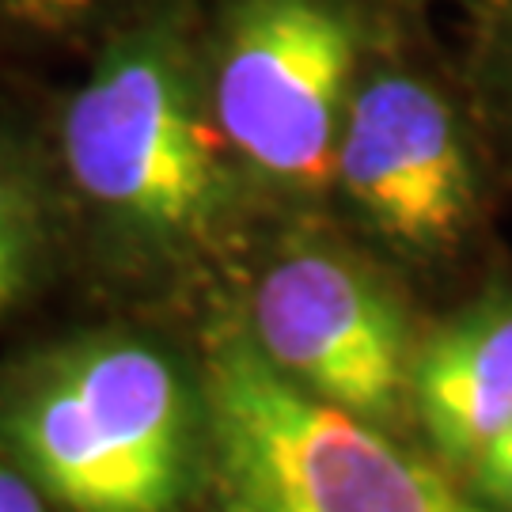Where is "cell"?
I'll use <instances>...</instances> for the list:
<instances>
[{
  "label": "cell",
  "instance_id": "6da1fadb",
  "mask_svg": "<svg viewBox=\"0 0 512 512\" xmlns=\"http://www.w3.org/2000/svg\"><path fill=\"white\" fill-rule=\"evenodd\" d=\"M61 148L76 190L148 251L217 236L236 190L183 4L152 8L103 46L65 107Z\"/></svg>",
  "mask_w": 512,
  "mask_h": 512
},
{
  "label": "cell",
  "instance_id": "7a4b0ae2",
  "mask_svg": "<svg viewBox=\"0 0 512 512\" xmlns=\"http://www.w3.org/2000/svg\"><path fill=\"white\" fill-rule=\"evenodd\" d=\"M194 440V395L145 338H76L0 380V452L65 512H171Z\"/></svg>",
  "mask_w": 512,
  "mask_h": 512
},
{
  "label": "cell",
  "instance_id": "3957f363",
  "mask_svg": "<svg viewBox=\"0 0 512 512\" xmlns=\"http://www.w3.org/2000/svg\"><path fill=\"white\" fill-rule=\"evenodd\" d=\"M202 410L220 512H497L285 380L243 330L209 349Z\"/></svg>",
  "mask_w": 512,
  "mask_h": 512
},
{
  "label": "cell",
  "instance_id": "277c9868",
  "mask_svg": "<svg viewBox=\"0 0 512 512\" xmlns=\"http://www.w3.org/2000/svg\"><path fill=\"white\" fill-rule=\"evenodd\" d=\"M202 54L228 152L277 186L323 190L361 84V8L353 0H220Z\"/></svg>",
  "mask_w": 512,
  "mask_h": 512
},
{
  "label": "cell",
  "instance_id": "5b68a950",
  "mask_svg": "<svg viewBox=\"0 0 512 512\" xmlns=\"http://www.w3.org/2000/svg\"><path fill=\"white\" fill-rule=\"evenodd\" d=\"M251 342L285 380L372 425L410 395L403 311L365 270L327 251H293L258 277Z\"/></svg>",
  "mask_w": 512,
  "mask_h": 512
},
{
  "label": "cell",
  "instance_id": "8992f818",
  "mask_svg": "<svg viewBox=\"0 0 512 512\" xmlns=\"http://www.w3.org/2000/svg\"><path fill=\"white\" fill-rule=\"evenodd\" d=\"M334 179L376 232L410 251L452 247L475 209L456 110L406 69H376L357 84Z\"/></svg>",
  "mask_w": 512,
  "mask_h": 512
},
{
  "label": "cell",
  "instance_id": "52a82bcc",
  "mask_svg": "<svg viewBox=\"0 0 512 512\" xmlns=\"http://www.w3.org/2000/svg\"><path fill=\"white\" fill-rule=\"evenodd\" d=\"M410 399L440 456L471 467L512 421V296H486L429 334Z\"/></svg>",
  "mask_w": 512,
  "mask_h": 512
},
{
  "label": "cell",
  "instance_id": "ba28073f",
  "mask_svg": "<svg viewBox=\"0 0 512 512\" xmlns=\"http://www.w3.org/2000/svg\"><path fill=\"white\" fill-rule=\"evenodd\" d=\"M42 255V213L23 167L0 148V315L16 304Z\"/></svg>",
  "mask_w": 512,
  "mask_h": 512
},
{
  "label": "cell",
  "instance_id": "9c48e42d",
  "mask_svg": "<svg viewBox=\"0 0 512 512\" xmlns=\"http://www.w3.org/2000/svg\"><path fill=\"white\" fill-rule=\"evenodd\" d=\"M114 4H122V0H0V12L16 27L61 35V31H76V27L92 23L99 12H107Z\"/></svg>",
  "mask_w": 512,
  "mask_h": 512
},
{
  "label": "cell",
  "instance_id": "30bf717a",
  "mask_svg": "<svg viewBox=\"0 0 512 512\" xmlns=\"http://www.w3.org/2000/svg\"><path fill=\"white\" fill-rule=\"evenodd\" d=\"M475 497L497 512H512V421L494 437V444L471 463Z\"/></svg>",
  "mask_w": 512,
  "mask_h": 512
},
{
  "label": "cell",
  "instance_id": "8fae6325",
  "mask_svg": "<svg viewBox=\"0 0 512 512\" xmlns=\"http://www.w3.org/2000/svg\"><path fill=\"white\" fill-rule=\"evenodd\" d=\"M0 512H50V497L8 456H0Z\"/></svg>",
  "mask_w": 512,
  "mask_h": 512
},
{
  "label": "cell",
  "instance_id": "7c38bea8",
  "mask_svg": "<svg viewBox=\"0 0 512 512\" xmlns=\"http://www.w3.org/2000/svg\"><path fill=\"white\" fill-rule=\"evenodd\" d=\"M494 65H497V73H501V84H505L512 95V0H501V12H497Z\"/></svg>",
  "mask_w": 512,
  "mask_h": 512
}]
</instances>
